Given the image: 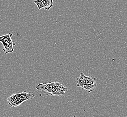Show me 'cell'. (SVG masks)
<instances>
[{
  "instance_id": "8992f818",
  "label": "cell",
  "mask_w": 127,
  "mask_h": 117,
  "mask_svg": "<svg viewBox=\"0 0 127 117\" xmlns=\"http://www.w3.org/2000/svg\"><path fill=\"white\" fill-rule=\"evenodd\" d=\"M87 79V76L85 75L83 72H82L80 73L79 77L77 78V86L78 87H81L82 88L83 86L85 84Z\"/></svg>"
},
{
  "instance_id": "5b68a950",
  "label": "cell",
  "mask_w": 127,
  "mask_h": 117,
  "mask_svg": "<svg viewBox=\"0 0 127 117\" xmlns=\"http://www.w3.org/2000/svg\"><path fill=\"white\" fill-rule=\"evenodd\" d=\"M36 89L43 92L47 95H51L53 90V83H40L36 87Z\"/></svg>"
},
{
  "instance_id": "6da1fadb",
  "label": "cell",
  "mask_w": 127,
  "mask_h": 117,
  "mask_svg": "<svg viewBox=\"0 0 127 117\" xmlns=\"http://www.w3.org/2000/svg\"><path fill=\"white\" fill-rule=\"evenodd\" d=\"M12 33L10 32L8 34L0 36V42L2 44L3 51L5 54L10 53L14 51L15 43L12 40Z\"/></svg>"
},
{
  "instance_id": "52a82bcc",
  "label": "cell",
  "mask_w": 127,
  "mask_h": 117,
  "mask_svg": "<svg viewBox=\"0 0 127 117\" xmlns=\"http://www.w3.org/2000/svg\"><path fill=\"white\" fill-rule=\"evenodd\" d=\"M43 2L44 8L47 11L49 10L53 5V0H44Z\"/></svg>"
},
{
  "instance_id": "7a4b0ae2",
  "label": "cell",
  "mask_w": 127,
  "mask_h": 117,
  "mask_svg": "<svg viewBox=\"0 0 127 117\" xmlns=\"http://www.w3.org/2000/svg\"><path fill=\"white\" fill-rule=\"evenodd\" d=\"M96 87L95 79L93 76H87L85 83L82 88L83 90H85L87 92L90 93L95 90Z\"/></svg>"
},
{
  "instance_id": "3957f363",
  "label": "cell",
  "mask_w": 127,
  "mask_h": 117,
  "mask_svg": "<svg viewBox=\"0 0 127 117\" xmlns=\"http://www.w3.org/2000/svg\"><path fill=\"white\" fill-rule=\"evenodd\" d=\"M25 100L22 96L21 93L14 94L11 95L7 99L8 104L10 106L15 107H17L24 102Z\"/></svg>"
},
{
  "instance_id": "277c9868",
  "label": "cell",
  "mask_w": 127,
  "mask_h": 117,
  "mask_svg": "<svg viewBox=\"0 0 127 117\" xmlns=\"http://www.w3.org/2000/svg\"><path fill=\"white\" fill-rule=\"evenodd\" d=\"M53 90L51 95V96H61L64 95L65 92L68 90V88L58 82L53 83Z\"/></svg>"
}]
</instances>
